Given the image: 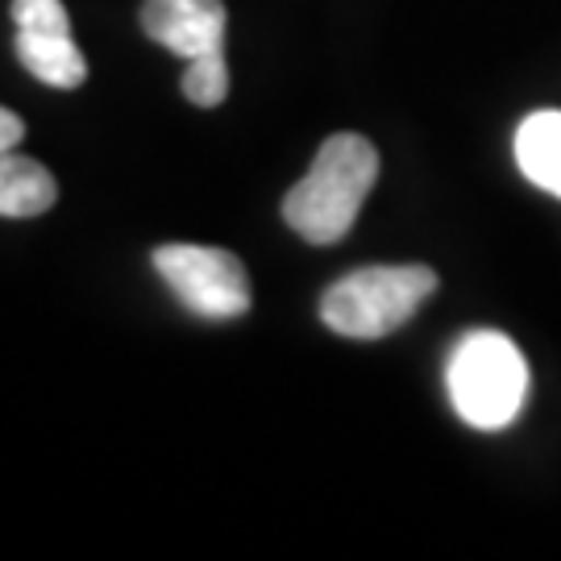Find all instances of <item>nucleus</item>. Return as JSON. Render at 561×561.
Returning a JSON list of instances; mask_svg holds the SVG:
<instances>
[{
  "label": "nucleus",
  "instance_id": "f03ea898",
  "mask_svg": "<svg viewBox=\"0 0 561 561\" xmlns=\"http://www.w3.org/2000/svg\"><path fill=\"white\" fill-rule=\"evenodd\" d=\"M445 387L470 428H507L528 400V362L500 329H470L449 354Z\"/></svg>",
  "mask_w": 561,
  "mask_h": 561
},
{
  "label": "nucleus",
  "instance_id": "f257e3e1",
  "mask_svg": "<svg viewBox=\"0 0 561 561\" xmlns=\"http://www.w3.org/2000/svg\"><path fill=\"white\" fill-rule=\"evenodd\" d=\"M375 180H379L375 141L362 134H333L317 150L308 175L287 192L283 221L308 245H333L354 229Z\"/></svg>",
  "mask_w": 561,
  "mask_h": 561
},
{
  "label": "nucleus",
  "instance_id": "39448f33",
  "mask_svg": "<svg viewBox=\"0 0 561 561\" xmlns=\"http://www.w3.org/2000/svg\"><path fill=\"white\" fill-rule=\"evenodd\" d=\"M225 0H146L141 30L180 59L225 55Z\"/></svg>",
  "mask_w": 561,
  "mask_h": 561
},
{
  "label": "nucleus",
  "instance_id": "1a4fd4ad",
  "mask_svg": "<svg viewBox=\"0 0 561 561\" xmlns=\"http://www.w3.org/2000/svg\"><path fill=\"white\" fill-rule=\"evenodd\" d=\"M183 96L201 108H217L229 96V62L225 55H208V59H192L183 71Z\"/></svg>",
  "mask_w": 561,
  "mask_h": 561
},
{
  "label": "nucleus",
  "instance_id": "7ed1b4c3",
  "mask_svg": "<svg viewBox=\"0 0 561 561\" xmlns=\"http://www.w3.org/2000/svg\"><path fill=\"white\" fill-rule=\"evenodd\" d=\"M433 291H437V271L421 262L362 266L324 291L321 321L341 337L379 341L412 321Z\"/></svg>",
  "mask_w": 561,
  "mask_h": 561
},
{
  "label": "nucleus",
  "instance_id": "6e6552de",
  "mask_svg": "<svg viewBox=\"0 0 561 561\" xmlns=\"http://www.w3.org/2000/svg\"><path fill=\"white\" fill-rule=\"evenodd\" d=\"M59 201V183L42 162L0 150V217H42Z\"/></svg>",
  "mask_w": 561,
  "mask_h": 561
},
{
  "label": "nucleus",
  "instance_id": "20e7f679",
  "mask_svg": "<svg viewBox=\"0 0 561 561\" xmlns=\"http://www.w3.org/2000/svg\"><path fill=\"white\" fill-rule=\"evenodd\" d=\"M154 271L180 296L183 308H192L204 321H233L254 304L245 266L238 254H229L221 245H192V241L159 245Z\"/></svg>",
  "mask_w": 561,
  "mask_h": 561
},
{
  "label": "nucleus",
  "instance_id": "0eeeda50",
  "mask_svg": "<svg viewBox=\"0 0 561 561\" xmlns=\"http://www.w3.org/2000/svg\"><path fill=\"white\" fill-rule=\"evenodd\" d=\"M516 162L541 192L561 201V113L541 108L516 129Z\"/></svg>",
  "mask_w": 561,
  "mask_h": 561
},
{
  "label": "nucleus",
  "instance_id": "9d476101",
  "mask_svg": "<svg viewBox=\"0 0 561 561\" xmlns=\"http://www.w3.org/2000/svg\"><path fill=\"white\" fill-rule=\"evenodd\" d=\"M21 138H25V121H21L13 108L0 104V150H13Z\"/></svg>",
  "mask_w": 561,
  "mask_h": 561
},
{
  "label": "nucleus",
  "instance_id": "423d86ee",
  "mask_svg": "<svg viewBox=\"0 0 561 561\" xmlns=\"http://www.w3.org/2000/svg\"><path fill=\"white\" fill-rule=\"evenodd\" d=\"M18 59L34 80L62 92L88 80V59L80 55L71 30H18Z\"/></svg>",
  "mask_w": 561,
  "mask_h": 561
}]
</instances>
